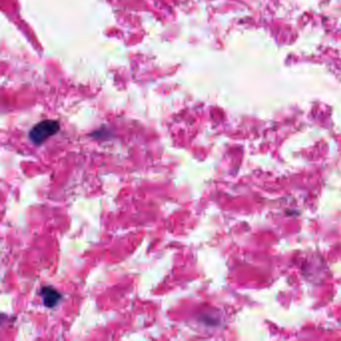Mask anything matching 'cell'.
Listing matches in <instances>:
<instances>
[{
	"mask_svg": "<svg viewBox=\"0 0 341 341\" xmlns=\"http://www.w3.org/2000/svg\"><path fill=\"white\" fill-rule=\"evenodd\" d=\"M60 129V124L57 120H43L34 125L29 132L30 140L36 145L45 142L49 137L55 135Z\"/></svg>",
	"mask_w": 341,
	"mask_h": 341,
	"instance_id": "6da1fadb",
	"label": "cell"
},
{
	"mask_svg": "<svg viewBox=\"0 0 341 341\" xmlns=\"http://www.w3.org/2000/svg\"><path fill=\"white\" fill-rule=\"evenodd\" d=\"M40 294L42 296V300H43L44 305L46 307H49V308H53L54 306H56V304L61 299V294L51 286L43 287L41 289Z\"/></svg>",
	"mask_w": 341,
	"mask_h": 341,
	"instance_id": "7a4b0ae2",
	"label": "cell"
}]
</instances>
